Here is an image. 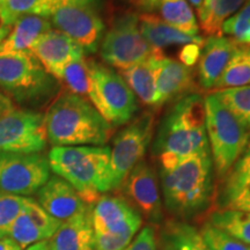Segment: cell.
<instances>
[{
    "instance_id": "cell-1",
    "label": "cell",
    "mask_w": 250,
    "mask_h": 250,
    "mask_svg": "<svg viewBox=\"0 0 250 250\" xmlns=\"http://www.w3.org/2000/svg\"><path fill=\"white\" fill-rule=\"evenodd\" d=\"M152 151L158 158L160 170L169 169L191 155L210 151L204 96L192 93L174 101L159 124Z\"/></svg>"
},
{
    "instance_id": "cell-2",
    "label": "cell",
    "mask_w": 250,
    "mask_h": 250,
    "mask_svg": "<svg viewBox=\"0 0 250 250\" xmlns=\"http://www.w3.org/2000/svg\"><path fill=\"white\" fill-rule=\"evenodd\" d=\"M166 210L179 219L204 212L213 196L214 168L210 151L183 159L169 169L160 170Z\"/></svg>"
},
{
    "instance_id": "cell-3",
    "label": "cell",
    "mask_w": 250,
    "mask_h": 250,
    "mask_svg": "<svg viewBox=\"0 0 250 250\" xmlns=\"http://www.w3.org/2000/svg\"><path fill=\"white\" fill-rule=\"evenodd\" d=\"M48 142L54 146L104 145L111 125L83 96L64 92L44 115Z\"/></svg>"
},
{
    "instance_id": "cell-4",
    "label": "cell",
    "mask_w": 250,
    "mask_h": 250,
    "mask_svg": "<svg viewBox=\"0 0 250 250\" xmlns=\"http://www.w3.org/2000/svg\"><path fill=\"white\" fill-rule=\"evenodd\" d=\"M48 161L50 169L70 183L86 204L111 191L108 146H54Z\"/></svg>"
},
{
    "instance_id": "cell-5",
    "label": "cell",
    "mask_w": 250,
    "mask_h": 250,
    "mask_svg": "<svg viewBox=\"0 0 250 250\" xmlns=\"http://www.w3.org/2000/svg\"><path fill=\"white\" fill-rule=\"evenodd\" d=\"M206 133L214 171L229 173L250 142V133L214 93L205 96Z\"/></svg>"
},
{
    "instance_id": "cell-6",
    "label": "cell",
    "mask_w": 250,
    "mask_h": 250,
    "mask_svg": "<svg viewBox=\"0 0 250 250\" xmlns=\"http://www.w3.org/2000/svg\"><path fill=\"white\" fill-rule=\"evenodd\" d=\"M89 65V92L87 98L109 124L124 125L138 111L136 95L122 74L94 61Z\"/></svg>"
},
{
    "instance_id": "cell-7",
    "label": "cell",
    "mask_w": 250,
    "mask_h": 250,
    "mask_svg": "<svg viewBox=\"0 0 250 250\" xmlns=\"http://www.w3.org/2000/svg\"><path fill=\"white\" fill-rule=\"evenodd\" d=\"M54 88L52 77L31 52L0 55V89L9 99L37 101Z\"/></svg>"
},
{
    "instance_id": "cell-8",
    "label": "cell",
    "mask_w": 250,
    "mask_h": 250,
    "mask_svg": "<svg viewBox=\"0 0 250 250\" xmlns=\"http://www.w3.org/2000/svg\"><path fill=\"white\" fill-rule=\"evenodd\" d=\"M154 115L144 112L116 134L110 148V188L120 189L134 166L143 160L151 145Z\"/></svg>"
},
{
    "instance_id": "cell-9",
    "label": "cell",
    "mask_w": 250,
    "mask_h": 250,
    "mask_svg": "<svg viewBox=\"0 0 250 250\" xmlns=\"http://www.w3.org/2000/svg\"><path fill=\"white\" fill-rule=\"evenodd\" d=\"M100 55L109 66L121 71L154 55L140 33L138 15L125 13L114 21L101 41Z\"/></svg>"
},
{
    "instance_id": "cell-10",
    "label": "cell",
    "mask_w": 250,
    "mask_h": 250,
    "mask_svg": "<svg viewBox=\"0 0 250 250\" xmlns=\"http://www.w3.org/2000/svg\"><path fill=\"white\" fill-rule=\"evenodd\" d=\"M48 158L40 153L0 152V192L30 196L50 179Z\"/></svg>"
},
{
    "instance_id": "cell-11",
    "label": "cell",
    "mask_w": 250,
    "mask_h": 250,
    "mask_svg": "<svg viewBox=\"0 0 250 250\" xmlns=\"http://www.w3.org/2000/svg\"><path fill=\"white\" fill-rule=\"evenodd\" d=\"M48 143L44 115L17 110L0 117V152L40 153Z\"/></svg>"
},
{
    "instance_id": "cell-12",
    "label": "cell",
    "mask_w": 250,
    "mask_h": 250,
    "mask_svg": "<svg viewBox=\"0 0 250 250\" xmlns=\"http://www.w3.org/2000/svg\"><path fill=\"white\" fill-rule=\"evenodd\" d=\"M49 20L56 29L71 37L87 54H94L99 49L104 23L95 9L59 4Z\"/></svg>"
},
{
    "instance_id": "cell-13",
    "label": "cell",
    "mask_w": 250,
    "mask_h": 250,
    "mask_svg": "<svg viewBox=\"0 0 250 250\" xmlns=\"http://www.w3.org/2000/svg\"><path fill=\"white\" fill-rule=\"evenodd\" d=\"M126 201L149 225L159 226L164 220L158 175L154 168L142 160L134 166L123 186Z\"/></svg>"
},
{
    "instance_id": "cell-14",
    "label": "cell",
    "mask_w": 250,
    "mask_h": 250,
    "mask_svg": "<svg viewBox=\"0 0 250 250\" xmlns=\"http://www.w3.org/2000/svg\"><path fill=\"white\" fill-rule=\"evenodd\" d=\"M92 224L94 233L133 239L142 227L143 218L124 197L103 195L92 205Z\"/></svg>"
},
{
    "instance_id": "cell-15",
    "label": "cell",
    "mask_w": 250,
    "mask_h": 250,
    "mask_svg": "<svg viewBox=\"0 0 250 250\" xmlns=\"http://www.w3.org/2000/svg\"><path fill=\"white\" fill-rule=\"evenodd\" d=\"M196 87L191 67L164 54L155 55V108L196 93Z\"/></svg>"
},
{
    "instance_id": "cell-16",
    "label": "cell",
    "mask_w": 250,
    "mask_h": 250,
    "mask_svg": "<svg viewBox=\"0 0 250 250\" xmlns=\"http://www.w3.org/2000/svg\"><path fill=\"white\" fill-rule=\"evenodd\" d=\"M61 224V221L46 213L35 199L28 198L21 213L15 219L8 236L21 249H27L37 242L51 239Z\"/></svg>"
},
{
    "instance_id": "cell-17",
    "label": "cell",
    "mask_w": 250,
    "mask_h": 250,
    "mask_svg": "<svg viewBox=\"0 0 250 250\" xmlns=\"http://www.w3.org/2000/svg\"><path fill=\"white\" fill-rule=\"evenodd\" d=\"M29 52L55 79L68 62L85 57V51L71 37L57 29H51L34 43Z\"/></svg>"
},
{
    "instance_id": "cell-18",
    "label": "cell",
    "mask_w": 250,
    "mask_h": 250,
    "mask_svg": "<svg viewBox=\"0 0 250 250\" xmlns=\"http://www.w3.org/2000/svg\"><path fill=\"white\" fill-rule=\"evenodd\" d=\"M36 202L46 213L61 223L90 206L83 201L70 183L57 175L50 177L48 182L37 191Z\"/></svg>"
},
{
    "instance_id": "cell-19",
    "label": "cell",
    "mask_w": 250,
    "mask_h": 250,
    "mask_svg": "<svg viewBox=\"0 0 250 250\" xmlns=\"http://www.w3.org/2000/svg\"><path fill=\"white\" fill-rule=\"evenodd\" d=\"M239 44L232 37L224 36H208L204 41L197 70L199 85L203 88H214Z\"/></svg>"
},
{
    "instance_id": "cell-20",
    "label": "cell",
    "mask_w": 250,
    "mask_h": 250,
    "mask_svg": "<svg viewBox=\"0 0 250 250\" xmlns=\"http://www.w3.org/2000/svg\"><path fill=\"white\" fill-rule=\"evenodd\" d=\"M92 205L67 220L49 240V250H93Z\"/></svg>"
},
{
    "instance_id": "cell-21",
    "label": "cell",
    "mask_w": 250,
    "mask_h": 250,
    "mask_svg": "<svg viewBox=\"0 0 250 250\" xmlns=\"http://www.w3.org/2000/svg\"><path fill=\"white\" fill-rule=\"evenodd\" d=\"M140 33L151 46L154 54H162L164 49L168 46L204 44L202 36L188 35L176 28L166 23L161 18L152 13H144L138 17Z\"/></svg>"
},
{
    "instance_id": "cell-22",
    "label": "cell",
    "mask_w": 250,
    "mask_h": 250,
    "mask_svg": "<svg viewBox=\"0 0 250 250\" xmlns=\"http://www.w3.org/2000/svg\"><path fill=\"white\" fill-rule=\"evenodd\" d=\"M52 29L49 19L39 15H22L12 24L11 31L0 42V55L29 52L34 43Z\"/></svg>"
},
{
    "instance_id": "cell-23",
    "label": "cell",
    "mask_w": 250,
    "mask_h": 250,
    "mask_svg": "<svg viewBox=\"0 0 250 250\" xmlns=\"http://www.w3.org/2000/svg\"><path fill=\"white\" fill-rule=\"evenodd\" d=\"M155 55L145 61L122 71V77L132 90L137 99L144 104L155 107Z\"/></svg>"
},
{
    "instance_id": "cell-24",
    "label": "cell",
    "mask_w": 250,
    "mask_h": 250,
    "mask_svg": "<svg viewBox=\"0 0 250 250\" xmlns=\"http://www.w3.org/2000/svg\"><path fill=\"white\" fill-rule=\"evenodd\" d=\"M248 0H203L198 9V21L203 33L221 36L224 22L242 7Z\"/></svg>"
},
{
    "instance_id": "cell-25",
    "label": "cell",
    "mask_w": 250,
    "mask_h": 250,
    "mask_svg": "<svg viewBox=\"0 0 250 250\" xmlns=\"http://www.w3.org/2000/svg\"><path fill=\"white\" fill-rule=\"evenodd\" d=\"M161 250H208L201 233L186 221L167 223L160 234Z\"/></svg>"
},
{
    "instance_id": "cell-26",
    "label": "cell",
    "mask_w": 250,
    "mask_h": 250,
    "mask_svg": "<svg viewBox=\"0 0 250 250\" xmlns=\"http://www.w3.org/2000/svg\"><path fill=\"white\" fill-rule=\"evenodd\" d=\"M250 86V46L240 43L228 62L214 89L237 88Z\"/></svg>"
},
{
    "instance_id": "cell-27",
    "label": "cell",
    "mask_w": 250,
    "mask_h": 250,
    "mask_svg": "<svg viewBox=\"0 0 250 250\" xmlns=\"http://www.w3.org/2000/svg\"><path fill=\"white\" fill-rule=\"evenodd\" d=\"M59 5V0H7L0 9V21L12 27L22 15H39L49 19Z\"/></svg>"
},
{
    "instance_id": "cell-28",
    "label": "cell",
    "mask_w": 250,
    "mask_h": 250,
    "mask_svg": "<svg viewBox=\"0 0 250 250\" xmlns=\"http://www.w3.org/2000/svg\"><path fill=\"white\" fill-rule=\"evenodd\" d=\"M159 8L166 23L188 35H198L199 26L187 0H161Z\"/></svg>"
},
{
    "instance_id": "cell-29",
    "label": "cell",
    "mask_w": 250,
    "mask_h": 250,
    "mask_svg": "<svg viewBox=\"0 0 250 250\" xmlns=\"http://www.w3.org/2000/svg\"><path fill=\"white\" fill-rule=\"evenodd\" d=\"M208 223L250 246V212L221 208L210 215Z\"/></svg>"
},
{
    "instance_id": "cell-30",
    "label": "cell",
    "mask_w": 250,
    "mask_h": 250,
    "mask_svg": "<svg viewBox=\"0 0 250 250\" xmlns=\"http://www.w3.org/2000/svg\"><path fill=\"white\" fill-rule=\"evenodd\" d=\"M57 80L64 83L68 92L76 95L88 96L89 92V65L85 57L77 59L65 65L59 72Z\"/></svg>"
},
{
    "instance_id": "cell-31",
    "label": "cell",
    "mask_w": 250,
    "mask_h": 250,
    "mask_svg": "<svg viewBox=\"0 0 250 250\" xmlns=\"http://www.w3.org/2000/svg\"><path fill=\"white\" fill-rule=\"evenodd\" d=\"M250 133V86L213 92Z\"/></svg>"
},
{
    "instance_id": "cell-32",
    "label": "cell",
    "mask_w": 250,
    "mask_h": 250,
    "mask_svg": "<svg viewBox=\"0 0 250 250\" xmlns=\"http://www.w3.org/2000/svg\"><path fill=\"white\" fill-rule=\"evenodd\" d=\"M220 204L223 208L250 212V179L226 177Z\"/></svg>"
},
{
    "instance_id": "cell-33",
    "label": "cell",
    "mask_w": 250,
    "mask_h": 250,
    "mask_svg": "<svg viewBox=\"0 0 250 250\" xmlns=\"http://www.w3.org/2000/svg\"><path fill=\"white\" fill-rule=\"evenodd\" d=\"M199 233L208 250H250V246L239 241L208 221L203 225Z\"/></svg>"
},
{
    "instance_id": "cell-34",
    "label": "cell",
    "mask_w": 250,
    "mask_h": 250,
    "mask_svg": "<svg viewBox=\"0 0 250 250\" xmlns=\"http://www.w3.org/2000/svg\"><path fill=\"white\" fill-rule=\"evenodd\" d=\"M28 197L0 192V239L8 236L15 219L21 213Z\"/></svg>"
},
{
    "instance_id": "cell-35",
    "label": "cell",
    "mask_w": 250,
    "mask_h": 250,
    "mask_svg": "<svg viewBox=\"0 0 250 250\" xmlns=\"http://www.w3.org/2000/svg\"><path fill=\"white\" fill-rule=\"evenodd\" d=\"M250 29V0L246 2L233 17L226 20L221 27V34H226L236 42L241 41Z\"/></svg>"
},
{
    "instance_id": "cell-36",
    "label": "cell",
    "mask_w": 250,
    "mask_h": 250,
    "mask_svg": "<svg viewBox=\"0 0 250 250\" xmlns=\"http://www.w3.org/2000/svg\"><path fill=\"white\" fill-rule=\"evenodd\" d=\"M132 239L112 234L94 233L93 250H125Z\"/></svg>"
},
{
    "instance_id": "cell-37",
    "label": "cell",
    "mask_w": 250,
    "mask_h": 250,
    "mask_svg": "<svg viewBox=\"0 0 250 250\" xmlns=\"http://www.w3.org/2000/svg\"><path fill=\"white\" fill-rule=\"evenodd\" d=\"M125 250H159L155 228L152 225L143 227Z\"/></svg>"
},
{
    "instance_id": "cell-38",
    "label": "cell",
    "mask_w": 250,
    "mask_h": 250,
    "mask_svg": "<svg viewBox=\"0 0 250 250\" xmlns=\"http://www.w3.org/2000/svg\"><path fill=\"white\" fill-rule=\"evenodd\" d=\"M226 177L230 179H250V142L240 156L239 160L235 162L229 173L226 175Z\"/></svg>"
},
{
    "instance_id": "cell-39",
    "label": "cell",
    "mask_w": 250,
    "mask_h": 250,
    "mask_svg": "<svg viewBox=\"0 0 250 250\" xmlns=\"http://www.w3.org/2000/svg\"><path fill=\"white\" fill-rule=\"evenodd\" d=\"M202 46L198 44H187L180 51V62L188 67H191L199 61L202 52Z\"/></svg>"
},
{
    "instance_id": "cell-40",
    "label": "cell",
    "mask_w": 250,
    "mask_h": 250,
    "mask_svg": "<svg viewBox=\"0 0 250 250\" xmlns=\"http://www.w3.org/2000/svg\"><path fill=\"white\" fill-rule=\"evenodd\" d=\"M59 4L76 5L81 6V7H89L98 11L101 7L102 0H59Z\"/></svg>"
},
{
    "instance_id": "cell-41",
    "label": "cell",
    "mask_w": 250,
    "mask_h": 250,
    "mask_svg": "<svg viewBox=\"0 0 250 250\" xmlns=\"http://www.w3.org/2000/svg\"><path fill=\"white\" fill-rule=\"evenodd\" d=\"M14 109L15 105L13 101H12V99H9L7 95H5L4 93L0 92V117L8 114V112L13 111Z\"/></svg>"
},
{
    "instance_id": "cell-42",
    "label": "cell",
    "mask_w": 250,
    "mask_h": 250,
    "mask_svg": "<svg viewBox=\"0 0 250 250\" xmlns=\"http://www.w3.org/2000/svg\"><path fill=\"white\" fill-rule=\"evenodd\" d=\"M161 0H137V4L146 13H152L159 8Z\"/></svg>"
},
{
    "instance_id": "cell-43",
    "label": "cell",
    "mask_w": 250,
    "mask_h": 250,
    "mask_svg": "<svg viewBox=\"0 0 250 250\" xmlns=\"http://www.w3.org/2000/svg\"><path fill=\"white\" fill-rule=\"evenodd\" d=\"M0 250H22L14 240L11 237H4L0 239Z\"/></svg>"
},
{
    "instance_id": "cell-44",
    "label": "cell",
    "mask_w": 250,
    "mask_h": 250,
    "mask_svg": "<svg viewBox=\"0 0 250 250\" xmlns=\"http://www.w3.org/2000/svg\"><path fill=\"white\" fill-rule=\"evenodd\" d=\"M24 250H49V240H46V241L37 242L35 245L28 247V248Z\"/></svg>"
},
{
    "instance_id": "cell-45",
    "label": "cell",
    "mask_w": 250,
    "mask_h": 250,
    "mask_svg": "<svg viewBox=\"0 0 250 250\" xmlns=\"http://www.w3.org/2000/svg\"><path fill=\"white\" fill-rule=\"evenodd\" d=\"M9 31H11V27L5 26V24L0 21V42H1L2 40H5V37L8 35Z\"/></svg>"
},
{
    "instance_id": "cell-46",
    "label": "cell",
    "mask_w": 250,
    "mask_h": 250,
    "mask_svg": "<svg viewBox=\"0 0 250 250\" xmlns=\"http://www.w3.org/2000/svg\"><path fill=\"white\" fill-rule=\"evenodd\" d=\"M241 44H246V45H249L250 46V29L248 30V33L246 34L245 37H243V39H242Z\"/></svg>"
},
{
    "instance_id": "cell-47",
    "label": "cell",
    "mask_w": 250,
    "mask_h": 250,
    "mask_svg": "<svg viewBox=\"0 0 250 250\" xmlns=\"http://www.w3.org/2000/svg\"><path fill=\"white\" fill-rule=\"evenodd\" d=\"M190 1V4H191L193 7H196V8H198L199 7V5L202 4V1L203 0H189Z\"/></svg>"
},
{
    "instance_id": "cell-48",
    "label": "cell",
    "mask_w": 250,
    "mask_h": 250,
    "mask_svg": "<svg viewBox=\"0 0 250 250\" xmlns=\"http://www.w3.org/2000/svg\"><path fill=\"white\" fill-rule=\"evenodd\" d=\"M6 1H7V0H0V9L4 7V5H5Z\"/></svg>"
}]
</instances>
